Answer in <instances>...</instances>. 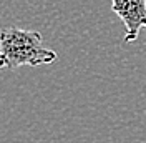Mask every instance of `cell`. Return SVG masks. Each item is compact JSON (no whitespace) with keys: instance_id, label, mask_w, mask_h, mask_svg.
<instances>
[{"instance_id":"7a4b0ae2","label":"cell","mask_w":146,"mask_h":143,"mask_svg":"<svg viewBox=\"0 0 146 143\" xmlns=\"http://www.w3.org/2000/svg\"><path fill=\"white\" fill-rule=\"evenodd\" d=\"M111 10L125 25V43L135 42L146 28V0H111Z\"/></svg>"},{"instance_id":"6da1fadb","label":"cell","mask_w":146,"mask_h":143,"mask_svg":"<svg viewBox=\"0 0 146 143\" xmlns=\"http://www.w3.org/2000/svg\"><path fill=\"white\" fill-rule=\"evenodd\" d=\"M56 53L43 45L40 32L9 27L0 30V68H18L23 65L36 67L53 63Z\"/></svg>"}]
</instances>
